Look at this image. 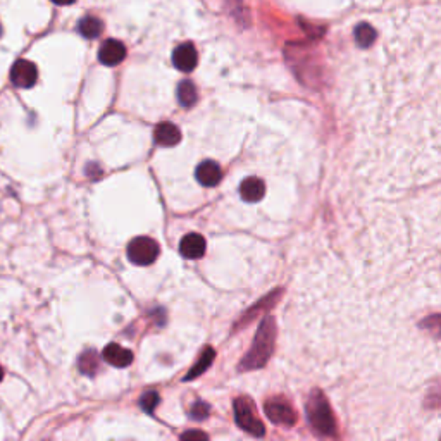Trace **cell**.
Here are the masks:
<instances>
[{"instance_id": "obj_1", "label": "cell", "mask_w": 441, "mask_h": 441, "mask_svg": "<svg viewBox=\"0 0 441 441\" xmlns=\"http://www.w3.org/2000/svg\"><path fill=\"white\" fill-rule=\"evenodd\" d=\"M274 336H276V326L271 318H265L262 324L259 326V331L254 338V345H252L250 352L245 355L243 362L240 363V369L243 371H250V369H259L264 366L271 357L272 348H274Z\"/></svg>"}, {"instance_id": "obj_2", "label": "cell", "mask_w": 441, "mask_h": 441, "mask_svg": "<svg viewBox=\"0 0 441 441\" xmlns=\"http://www.w3.org/2000/svg\"><path fill=\"white\" fill-rule=\"evenodd\" d=\"M307 414L311 426L324 436H333L336 433V422L333 417L329 403L321 392H314L307 402Z\"/></svg>"}, {"instance_id": "obj_3", "label": "cell", "mask_w": 441, "mask_h": 441, "mask_svg": "<svg viewBox=\"0 0 441 441\" xmlns=\"http://www.w3.org/2000/svg\"><path fill=\"white\" fill-rule=\"evenodd\" d=\"M235 420L243 431L252 436H264L265 427L257 417V409L248 396H240L235 400Z\"/></svg>"}, {"instance_id": "obj_4", "label": "cell", "mask_w": 441, "mask_h": 441, "mask_svg": "<svg viewBox=\"0 0 441 441\" xmlns=\"http://www.w3.org/2000/svg\"><path fill=\"white\" fill-rule=\"evenodd\" d=\"M159 243L149 237H138L128 245V259L136 265H150L159 257Z\"/></svg>"}, {"instance_id": "obj_5", "label": "cell", "mask_w": 441, "mask_h": 441, "mask_svg": "<svg viewBox=\"0 0 441 441\" xmlns=\"http://www.w3.org/2000/svg\"><path fill=\"white\" fill-rule=\"evenodd\" d=\"M38 80V69L32 60L19 59L11 67V82L18 88H32Z\"/></svg>"}, {"instance_id": "obj_6", "label": "cell", "mask_w": 441, "mask_h": 441, "mask_svg": "<svg viewBox=\"0 0 441 441\" xmlns=\"http://www.w3.org/2000/svg\"><path fill=\"white\" fill-rule=\"evenodd\" d=\"M265 416L274 424H283V426H293L297 420L289 403L281 398H272L265 403Z\"/></svg>"}, {"instance_id": "obj_7", "label": "cell", "mask_w": 441, "mask_h": 441, "mask_svg": "<svg viewBox=\"0 0 441 441\" xmlns=\"http://www.w3.org/2000/svg\"><path fill=\"white\" fill-rule=\"evenodd\" d=\"M173 64L176 69L183 71V73L193 71L198 64V53L193 43H181V45H178L173 52Z\"/></svg>"}, {"instance_id": "obj_8", "label": "cell", "mask_w": 441, "mask_h": 441, "mask_svg": "<svg viewBox=\"0 0 441 441\" xmlns=\"http://www.w3.org/2000/svg\"><path fill=\"white\" fill-rule=\"evenodd\" d=\"M124 57H126V47L119 40H106L99 50V60L104 66H117L123 62Z\"/></svg>"}, {"instance_id": "obj_9", "label": "cell", "mask_w": 441, "mask_h": 441, "mask_svg": "<svg viewBox=\"0 0 441 441\" xmlns=\"http://www.w3.org/2000/svg\"><path fill=\"white\" fill-rule=\"evenodd\" d=\"M104 360L114 367H128L133 362V352L128 348H123L117 343H110V345H107L104 348Z\"/></svg>"}, {"instance_id": "obj_10", "label": "cell", "mask_w": 441, "mask_h": 441, "mask_svg": "<svg viewBox=\"0 0 441 441\" xmlns=\"http://www.w3.org/2000/svg\"><path fill=\"white\" fill-rule=\"evenodd\" d=\"M195 178L202 187H215L221 181V167L214 160H204L195 171Z\"/></svg>"}, {"instance_id": "obj_11", "label": "cell", "mask_w": 441, "mask_h": 441, "mask_svg": "<svg viewBox=\"0 0 441 441\" xmlns=\"http://www.w3.org/2000/svg\"><path fill=\"white\" fill-rule=\"evenodd\" d=\"M180 252L183 257L191 259V261L200 259L202 255L205 254L204 237H200V235L197 233H190L187 235V237H183V240H181L180 243Z\"/></svg>"}, {"instance_id": "obj_12", "label": "cell", "mask_w": 441, "mask_h": 441, "mask_svg": "<svg viewBox=\"0 0 441 441\" xmlns=\"http://www.w3.org/2000/svg\"><path fill=\"white\" fill-rule=\"evenodd\" d=\"M154 138L160 147H174L181 141V131L173 123H160L154 131Z\"/></svg>"}, {"instance_id": "obj_13", "label": "cell", "mask_w": 441, "mask_h": 441, "mask_svg": "<svg viewBox=\"0 0 441 441\" xmlns=\"http://www.w3.org/2000/svg\"><path fill=\"white\" fill-rule=\"evenodd\" d=\"M240 193L245 202H259L265 193L264 181L259 180V178H247L241 183Z\"/></svg>"}, {"instance_id": "obj_14", "label": "cell", "mask_w": 441, "mask_h": 441, "mask_svg": "<svg viewBox=\"0 0 441 441\" xmlns=\"http://www.w3.org/2000/svg\"><path fill=\"white\" fill-rule=\"evenodd\" d=\"M78 32L80 35H83L88 40L99 38L104 32V23L100 21L99 18H95V16H85V18L80 21Z\"/></svg>"}, {"instance_id": "obj_15", "label": "cell", "mask_w": 441, "mask_h": 441, "mask_svg": "<svg viewBox=\"0 0 441 441\" xmlns=\"http://www.w3.org/2000/svg\"><path fill=\"white\" fill-rule=\"evenodd\" d=\"M176 95H178V102H180L183 107L195 106L198 100L197 86H195L190 80H184V82H181L180 85H178Z\"/></svg>"}, {"instance_id": "obj_16", "label": "cell", "mask_w": 441, "mask_h": 441, "mask_svg": "<svg viewBox=\"0 0 441 441\" xmlns=\"http://www.w3.org/2000/svg\"><path fill=\"white\" fill-rule=\"evenodd\" d=\"M353 35H355V42L360 49L371 47L372 43L376 42V38H378L376 29L372 28L371 25H367V23H360V25L355 28V33H353Z\"/></svg>"}, {"instance_id": "obj_17", "label": "cell", "mask_w": 441, "mask_h": 441, "mask_svg": "<svg viewBox=\"0 0 441 441\" xmlns=\"http://www.w3.org/2000/svg\"><path fill=\"white\" fill-rule=\"evenodd\" d=\"M214 350L212 348H205L204 350V353H202L200 355V359H198V362L195 363L193 367H191V371L188 372L187 374V381H190V379H193V378H197V376H200L202 372H205L208 369V367H211V363H212V360H214Z\"/></svg>"}, {"instance_id": "obj_18", "label": "cell", "mask_w": 441, "mask_h": 441, "mask_svg": "<svg viewBox=\"0 0 441 441\" xmlns=\"http://www.w3.org/2000/svg\"><path fill=\"white\" fill-rule=\"evenodd\" d=\"M78 366L82 374H86V376L95 374L97 369H99V357H97L95 350H86L85 353H82Z\"/></svg>"}, {"instance_id": "obj_19", "label": "cell", "mask_w": 441, "mask_h": 441, "mask_svg": "<svg viewBox=\"0 0 441 441\" xmlns=\"http://www.w3.org/2000/svg\"><path fill=\"white\" fill-rule=\"evenodd\" d=\"M159 395L156 392H147L140 398V407L145 410V412L152 414L156 410V407L159 405Z\"/></svg>"}, {"instance_id": "obj_20", "label": "cell", "mask_w": 441, "mask_h": 441, "mask_svg": "<svg viewBox=\"0 0 441 441\" xmlns=\"http://www.w3.org/2000/svg\"><path fill=\"white\" fill-rule=\"evenodd\" d=\"M228 8L231 9V12H233L235 18L238 19V21H247V11H245V5H243V0H226Z\"/></svg>"}, {"instance_id": "obj_21", "label": "cell", "mask_w": 441, "mask_h": 441, "mask_svg": "<svg viewBox=\"0 0 441 441\" xmlns=\"http://www.w3.org/2000/svg\"><path fill=\"white\" fill-rule=\"evenodd\" d=\"M208 405L207 403H204V402H197L195 403L193 407H191V419H195V420H202V419H205V417L208 416Z\"/></svg>"}, {"instance_id": "obj_22", "label": "cell", "mask_w": 441, "mask_h": 441, "mask_svg": "<svg viewBox=\"0 0 441 441\" xmlns=\"http://www.w3.org/2000/svg\"><path fill=\"white\" fill-rule=\"evenodd\" d=\"M181 438L183 440H191V438H195V440H207V434L200 433V431H188V433L181 434Z\"/></svg>"}, {"instance_id": "obj_23", "label": "cell", "mask_w": 441, "mask_h": 441, "mask_svg": "<svg viewBox=\"0 0 441 441\" xmlns=\"http://www.w3.org/2000/svg\"><path fill=\"white\" fill-rule=\"evenodd\" d=\"M52 2L57 5H69V4H75L76 0H52Z\"/></svg>"}, {"instance_id": "obj_24", "label": "cell", "mask_w": 441, "mask_h": 441, "mask_svg": "<svg viewBox=\"0 0 441 441\" xmlns=\"http://www.w3.org/2000/svg\"><path fill=\"white\" fill-rule=\"evenodd\" d=\"M434 321H436L438 324H440V328H438V331H441V318H434Z\"/></svg>"}, {"instance_id": "obj_25", "label": "cell", "mask_w": 441, "mask_h": 441, "mask_svg": "<svg viewBox=\"0 0 441 441\" xmlns=\"http://www.w3.org/2000/svg\"><path fill=\"white\" fill-rule=\"evenodd\" d=\"M2 379H4V369L0 367V381H2Z\"/></svg>"}, {"instance_id": "obj_26", "label": "cell", "mask_w": 441, "mask_h": 441, "mask_svg": "<svg viewBox=\"0 0 441 441\" xmlns=\"http://www.w3.org/2000/svg\"><path fill=\"white\" fill-rule=\"evenodd\" d=\"M0 36H2V26H0Z\"/></svg>"}]
</instances>
